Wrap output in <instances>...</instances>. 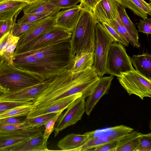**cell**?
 Returning a JSON list of instances; mask_svg holds the SVG:
<instances>
[{"instance_id": "1", "label": "cell", "mask_w": 151, "mask_h": 151, "mask_svg": "<svg viewBox=\"0 0 151 151\" xmlns=\"http://www.w3.org/2000/svg\"><path fill=\"white\" fill-rule=\"evenodd\" d=\"M100 77L92 66L73 73L66 70L55 76L47 87L32 102L31 111L44 108L58 100L78 93L86 99L93 92Z\"/></svg>"}, {"instance_id": "2", "label": "cell", "mask_w": 151, "mask_h": 151, "mask_svg": "<svg viewBox=\"0 0 151 151\" xmlns=\"http://www.w3.org/2000/svg\"><path fill=\"white\" fill-rule=\"evenodd\" d=\"M25 53L33 55L55 76L69 69L74 56L71 52L70 39Z\"/></svg>"}, {"instance_id": "3", "label": "cell", "mask_w": 151, "mask_h": 151, "mask_svg": "<svg viewBox=\"0 0 151 151\" xmlns=\"http://www.w3.org/2000/svg\"><path fill=\"white\" fill-rule=\"evenodd\" d=\"M96 23L93 12L82 8L70 39L71 52L74 56L83 52H94Z\"/></svg>"}, {"instance_id": "4", "label": "cell", "mask_w": 151, "mask_h": 151, "mask_svg": "<svg viewBox=\"0 0 151 151\" xmlns=\"http://www.w3.org/2000/svg\"><path fill=\"white\" fill-rule=\"evenodd\" d=\"M45 80L39 76L20 69L5 61L0 66V86L7 92L16 91Z\"/></svg>"}, {"instance_id": "5", "label": "cell", "mask_w": 151, "mask_h": 151, "mask_svg": "<svg viewBox=\"0 0 151 151\" xmlns=\"http://www.w3.org/2000/svg\"><path fill=\"white\" fill-rule=\"evenodd\" d=\"M115 42L112 36L100 23H96L92 67L100 77L107 73L106 60L111 44Z\"/></svg>"}, {"instance_id": "6", "label": "cell", "mask_w": 151, "mask_h": 151, "mask_svg": "<svg viewBox=\"0 0 151 151\" xmlns=\"http://www.w3.org/2000/svg\"><path fill=\"white\" fill-rule=\"evenodd\" d=\"M131 59L122 44L113 42L110 45L107 55L106 73L117 76L134 70Z\"/></svg>"}, {"instance_id": "7", "label": "cell", "mask_w": 151, "mask_h": 151, "mask_svg": "<svg viewBox=\"0 0 151 151\" xmlns=\"http://www.w3.org/2000/svg\"><path fill=\"white\" fill-rule=\"evenodd\" d=\"M119 83L129 95L134 94L142 99L151 97V80L135 69L117 76Z\"/></svg>"}, {"instance_id": "8", "label": "cell", "mask_w": 151, "mask_h": 151, "mask_svg": "<svg viewBox=\"0 0 151 151\" xmlns=\"http://www.w3.org/2000/svg\"><path fill=\"white\" fill-rule=\"evenodd\" d=\"M72 32L54 26L26 44L16 48L14 55L37 49L55 42L70 39Z\"/></svg>"}, {"instance_id": "9", "label": "cell", "mask_w": 151, "mask_h": 151, "mask_svg": "<svg viewBox=\"0 0 151 151\" xmlns=\"http://www.w3.org/2000/svg\"><path fill=\"white\" fill-rule=\"evenodd\" d=\"M85 99L82 96L78 98L68 106L64 114L59 116L54 126L55 137L60 131L81 120L85 112Z\"/></svg>"}, {"instance_id": "10", "label": "cell", "mask_w": 151, "mask_h": 151, "mask_svg": "<svg viewBox=\"0 0 151 151\" xmlns=\"http://www.w3.org/2000/svg\"><path fill=\"white\" fill-rule=\"evenodd\" d=\"M13 61V64L18 68L32 73L44 80L56 76L42 62L30 54L14 55Z\"/></svg>"}, {"instance_id": "11", "label": "cell", "mask_w": 151, "mask_h": 151, "mask_svg": "<svg viewBox=\"0 0 151 151\" xmlns=\"http://www.w3.org/2000/svg\"><path fill=\"white\" fill-rule=\"evenodd\" d=\"M44 125L32 127L18 132L0 134V151L9 150L36 136L44 133Z\"/></svg>"}, {"instance_id": "12", "label": "cell", "mask_w": 151, "mask_h": 151, "mask_svg": "<svg viewBox=\"0 0 151 151\" xmlns=\"http://www.w3.org/2000/svg\"><path fill=\"white\" fill-rule=\"evenodd\" d=\"M54 77L16 91L5 92L0 96V101H33L47 87Z\"/></svg>"}, {"instance_id": "13", "label": "cell", "mask_w": 151, "mask_h": 151, "mask_svg": "<svg viewBox=\"0 0 151 151\" xmlns=\"http://www.w3.org/2000/svg\"><path fill=\"white\" fill-rule=\"evenodd\" d=\"M55 16H48L38 21L35 24L20 35L19 36V38L16 48L26 44L55 26Z\"/></svg>"}, {"instance_id": "14", "label": "cell", "mask_w": 151, "mask_h": 151, "mask_svg": "<svg viewBox=\"0 0 151 151\" xmlns=\"http://www.w3.org/2000/svg\"><path fill=\"white\" fill-rule=\"evenodd\" d=\"M134 129L124 125H120L102 129H98L85 133L88 139L98 138L105 143L119 141Z\"/></svg>"}, {"instance_id": "15", "label": "cell", "mask_w": 151, "mask_h": 151, "mask_svg": "<svg viewBox=\"0 0 151 151\" xmlns=\"http://www.w3.org/2000/svg\"><path fill=\"white\" fill-rule=\"evenodd\" d=\"M119 3L115 0H101L96 6L93 13L96 23H107L116 18Z\"/></svg>"}, {"instance_id": "16", "label": "cell", "mask_w": 151, "mask_h": 151, "mask_svg": "<svg viewBox=\"0 0 151 151\" xmlns=\"http://www.w3.org/2000/svg\"><path fill=\"white\" fill-rule=\"evenodd\" d=\"M114 76L100 77L99 83L93 93L85 101V112L89 116L95 106L101 97L108 93Z\"/></svg>"}, {"instance_id": "17", "label": "cell", "mask_w": 151, "mask_h": 151, "mask_svg": "<svg viewBox=\"0 0 151 151\" xmlns=\"http://www.w3.org/2000/svg\"><path fill=\"white\" fill-rule=\"evenodd\" d=\"M81 7L76 5L58 12L55 16V26L72 32L79 17Z\"/></svg>"}, {"instance_id": "18", "label": "cell", "mask_w": 151, "mask_h": 151, "mask_svg": "<svg viewBox=\"0 0 151 151\" xmlns=\"http://www.w3.org/2000/svg\"><path fill=\"white\" fill-rule=\"evenodd\" d=\"M27 4L14 0H5L0 2V21L13 19L16 22L19 14Z\"/></svg>"}, {"instance_id": "19", "label": "cell", "mask_w": 151, "mask_h": 151, "mask_svg": "<svg viewBox=\"0 0 151 151\" xmlns=\"http://www.w3.org/2000/svg\"><path fill=\"white\" fill-rule=\"evenodd\" d=\"M81 93L61 99L44 108L34 111H30L26 116V118L35 117L45 114L56 112L66 109L72 102L82 96Z\"/></svg>"}, {"instance_id": "20", "label": "cell", "mask_w": 151, "mask_h": 151, "mask_svg": "<svg viewBox=\"0 0 151 151\" xmlns=\"http://www.w3.org/2000/svg\"><path fill=\"white\" fill-rule=\"evenodd\" d=\"M88 139V135L71 133L60 139L57 146L61 150L78 151V149Z\"/></svg>"}, {"instance_id": "21", "label": "cell", "mask_w": 151, "mask_h": 151, "mask_svg": "<svg viewBox=\"0 0 151 151\" xmlns=\"http://www.w3.org/2000/svg\"><path fill=\"white\" fill-rule=\"evenodd\" d=\"M43 133L34 137L27 141L10 148L9 151H48L47 140H45Z\"/></svg>"}, {"instance_id": "22", "label": "cell", "mask_w": 151, "mask_h": 151, "mask_svg": "<svg viewBox=\"0 0 151 151\" xmlns=\"http://www.w3.org/2000/svg\"><path fill=\"white\" fill-rule=\"evenodd\" d=\"M60 9L52 4L49 0H37L27 4L23 11L24 14L35 15L50 12L58 13Z\"/></svg>"}, {"instance_id": "23", "label": "cell", "mask_w": 151, "mask_h": 151, "mask_svg": "<svg viewBox=\"0 0 151 151\" xmlns=\"http://www.w3.org/2000/svg\"><path fill=\"white\" fill-rule=\"evenodd\" d=\"M131 59L135 70L147 78L151 80V54L145 53L139 55H133Z\"/></svg>"}, {"instance_id": "24", "label": "cell", "mask_w": 151, "mask_h": 151, "mask_svg": "<svg viewBox=\"0 0 151 151\" xmlns=\"http://www.w3.org/2000/svg\"><path fill=\"white\" fill-rule=\"evenodd\" d=\"M93 52H83L74 56L69 69L73 73L78 72L92 66L93 63Z\"/></svg>"}, {"instance_id": "25", "label": "cell", "mask_w": 151, "mask_h": 151, "mask_svg": "<svg viewBox=\"0 0 151 151\" xmlns=\"http://www.w3.org/2000/svg\"><path fill=\"white\" fill-rule=\"evenodd\" d=\"M139 132L134 130L119 141L115 151H136L140 144Z\"/></svg>"}, {"instance_id": "26", "label": "cell", "mask_w": 151, "mask_h": 151, "mask_svg": "<svg viewBox=\"0 0 151 151\" xmlns=\"http://www.w3.org/2000/svg\"><path fill=\"white\" fill-rule=\"evenodd\" d=\"M106 23L109 24L119 34L125 39L134 47L139 48L141 46L130 35L128 31L122 24L118 12L115 19L111 20Z\"/></svg>"}, {"instance_id": "27", "label": "cell", "mask_w": 151, "mask_h": 151, "mask_svg": "<svg viewBox=\"0 0 151 151\" xmlns=\"http://www.w3.org/2000/svg\"><path fill=\"white\" fill-rule=\"evenodd\" d=\"M125 8L120 4L118 6V10L121 22L128 31L130 35L138 43L139 41L138 33L135 25L131 21L127 14Z\"/></svg>"}, {"instance_id": "28", "label": "cell", "mask_w": 151, "mask_h": 151, "mask_svg": "<svg viewBox=\"0 0 151 151\" xmlns=\"http://www.w3.org/2000/svg\"><path fill=\"white\" fill-rule=\"evenodd\" d=\"M33 109V104L17 106L0 114V119L8 117L27 116Z\"/></svg>"}, {"instance_id": "29", "label": "cell", "mask_w": 151, "mask_h": 151, "mask_svg": "<svg viewBox=\"0 0 151 151\" xmlns=\"http://www.w3.org/2000/svg\"><path fill=\"white\" fill-rule=\"evenodd\" d=\"M58 111L48 113L31 118H26L24 124L27 128L45 125L46 122Z\"/></svg>"}, {"instance_id": "30", "label": "cell", "mask_w": 151, "mask_h": 151, "mask_svg": "<svg viewBox=\"0 0 151 151\" xmlns=\"http://www.w3.org/2000/svg\"><path fill=\"white\" fill-rule=\"evenodd\" d=\"M57 13L54 12H50L38 14H24L22 17L17 20V23L27 24L33 22L48 16H55Z\"/></svg>"}, {"instance_id": "31", "label": "cell", "mask_w": 151, "mask_h": 151, "mask_svg": "<svg viewBox=\"0 0 151 151\" xmlns=\"http://www.w3.org/2000/svg\"><path fill=\"white\" fill-rule=\"evenodd\" d=\"M19 38V37H16L12 44L5 50L0 52V54L4 58L5 61L9 64L13 65L14 54Z\"/></svg>"}, {"instance_id": "32", "label": "cell", "mask_w": 151, "mask_h": 151, "mask_svg": "<svg viewBox=\"0 0 151 151\" xmlns=\"http://www.w3.org/2000/svg\"><path fill=\"white\" fill-rule=\"evenodd\" d=\"M140 144L136 151H151V133L139 132Z\"/></svg>"}, {"instance_id": "33", "label": "cell", "mask_w": 151, "mask_h": 151, "mask_svg": "<svg viewBox=\"0 0 151 151\" xmlns=\"http://www.w3.org/2000/svg\"><path fill=\"white\" fill-rule=\"evenodd\" d=\"M64 110L63 109L58 111L55 115L45 123V129L43 134L45 140H47L49 136L54 131L55 122Z\"/></svg>"}, {"instance_id": "34", "label": "cell", "mask_w": 151, "mask_h": 151, "mask_svg": "<svg viewBox=\"0 0 151 151\" xmlns=\"http://www.w3.org/2000/svg\"><path fill=\"white\" fill-rule=\"evenodd\" d=\"M125 8L131 10L135 14L144 18L147 17V14L137 7L131 0H115Z\"/></svg>"}, {"instance_id": "35", "label": "cell", "mask_w": 151, "mask_h": 151, "mask_svg": "<svg viewBox=\"0 0 151 151\" xmlns=\"http://www.w3.org/2000/svg\"><path fill=\"white\" fill-rule=\"evenodd\" d=\"M101 23L112 36L115 42L120 43L125 47L128 46L129 44L128 42L116 32L109 24L104 22Z\"/></svg>"}, {"instance_id": "36", "label": "cell", "mask_w": 151, "mask_h": 151, "mask_svg": "<svg viewBox=\"0 0 151 151\" xmlns=\"http://www.w3.org/2000/svg\"><path fill=\"white\" fill-rule=\"evenodd\" d=\"M24 122L17 125H10L0 123V134L20 132L27 128L26 127Z\"/></svg>"}, {"instance_id": "37", "label": "cell", "mask_w": 151, "mask_h": 151, "mask_svg": "<svg viewBox=\"0 0 151 151\" xmlns=\"http://www.w3.org/2000/svg\"><path fill=\"white\" fill-rule=\"evenodd\" d=\"M55 6L61 9L71 8L81 2V0H49Z\"/></svg>"}, {"instance_id": "38", "label": "cell", "mask_w": 151, "mask_h": 151, "mask_svg": "<svg viewBox=\"0 0 151 151\" xmlns=\"http://www.w3.org/2000/svg\"><path fill=\"white\" fill-rule=\"evenodd\" d=\"M27 24H20L14 23L12 27V35L14 36L19 37L24 32L37 22Z\"/></svg>"}, {"instance_id": "39", "label": "cell", "mask_w": 151, "mask_h": 151, "mask_svg": "<svg viewBox=\"0 0 151 151\" xmlns=\"http://www.w3.org/2000/svg\"><path fill=\"white\" fill-rule=\"evenodd\" d=\"M104 143H105L98 138L88 139L78 149V151L89 150Z\"/></svg>"}, {"instance_id": "40", "label": "cell", "mask_w": 151, "mask_h": 151, "mask_svg": "<svg viewBox=\"0 0 151 151\" xmlns=\"http://www.w3.org/2000/svg\"><path fill=\"white\" fill-rule=\"evenodd\" d=\"M32 104H33L32 101H0V111H6L17 106Z\"/></svg>"}, {"instance_id": "41", "label": "cell", "mask_w": 151, "mask_h": 151, "mask_svg": "<svg viewBox=\"0 0 151 151\" xmlns=\"http://www.w3.org/2000/svg\"><path fill=\"white\" fill-rule=\"evenodd\" d=\"M138 29L137 31L146 34L151 33V19L147 17L140 19V22L137 24Z\"/></svg>"}, {"instance_id": "42", "label": "cell", "mask_w": 151, "mask_h": 151, "mask_svg": "<svg viewBox=\"0 0 151 151\" xmlns=\"http://www.w3.org/2000/svg\"><path fill=\"white\" fill-rule=\"evenodd\" d=\"M117 141L106 142L98 146L92 150L94 151H115L119 143Z\"/></svg>"}, {"instance_id": "43", "label": "cell", "mask_w": 151, "mask_h": 151, "mask_svg": "<svg viewBox=\"0 0 151 151\" xmlns=\"http://www.w3.org/2000/svg\"><path fill=\"white\" fill-rule=\"evenodd\" d=\"M140 9L147 14L151 15V3L144 0H131Z\"/></svg>"}, {"instance_id": "44", "label": "cell", "mask_w": 151, "mask_h": 151, "mask_svg": "<svg viewBox=\"0 0 151 151\" xmlns=\"http://www.w3.org/2000/svg\"><path fill=\"white\" fill-rule=\"evenodd\" d=\"M15 22L13 19H7L3 21L0 28V39L9 31Z\"/></svg>"}, {"instance_id": "45", "label": "cell", "mask_w": 151, "mask_h": 151, "mask_svg": "<svg viewBox=\"0 0 151 151\" xmlns=\"http://www.w3.org/2000/svg\"><path fill=\"white\" fill-rule=\"evenodd\" d=\"M101 0H81L80 4L83 8L93 12L96 5Z\"/></svg>"}, {"instance_id": "46", "label": "cell", "mask_w": 151, "mask_h": 151, "mask_svg": "<svg viewBox=\"0 0 151 151\" xmlns=\"http://www.w3.org/2000/svg\"><path fill=\"white\" fill-rule=\"evenodd\" d=\"M25 119L15 117H8L0 119V123L10 125L19 124L23 123L24 122Z\"/></svg>"}, {"instance_id": "47", "label": "cell", "mask_w": 151, "mask_h": 151, "mask_svg": "<svg viewBox=\"0 0 151 151\" xmlns=\"http://www.w3.org/2000/svg\"><path fill=\"white\" fill-rule=\"evenodd\" d=\"M9 32L5 34L0 39V53L6 44L8 37Z\"/></svg>"}, {"instance_id": "48", "label": "cell", "mask_w": 151, "mask_h": 151, "mask_svg": "<svg viewBox=\"0 0 151 151\" xmlns=\"http://www.w3.org/2000/svg\"><path fill=\"white\" fill-rule=\"evenodd\" d=\"M16 1H23L25 2L27 4H29L32 3L35 1H36L37 0H14Z\"/></svg>"}, {"instance_id": "49", "label": "cell", "mask_w": 151, "mask_h": 151, "mask_svg": "<svg viewBox=\"0 0 151 151\" xmlns=\"http://www.w3.org/2000/svg\"><path fill=\"white\" fill-rule=\"evenodd\" d=\"M7 91L0 86V96L2 94Z\"/></svg>"}, {"instance_id": "50", "label": "cell", "mask_w": 151, "mask_h": 151, "mask_svg": "<svg viewBox=\"0 0 151 151\" xmlns=\"http://www.w3.org/2000/svg\"><path fill=\"white\" fill-rule=\"evenodd\" d=\"M5 61V60L2 56L0 55V66Z\"/></svg>"}, {"instance_id": "51", "label": "cell", "mask_w": 151, "mask_h": 151, "mask_svg": "<svg viewBox=\"0 0 151 151\" xmlns=\"http://www.w3.org/2000/svg\"><path fill=\"white\" fill-rule=\"evenodd\" d=\"M2 22H3V21H0V27L2 23Z\"/></svg>"}, {"instance_id": "52", "label": "cell", "mask_w": 151, "mask_h": 151, "mask_svg": "<svg viewBox=\"0 0 151 151\" xmlns=\"http://www.w3.org/2000/svg\"><path fill=\"white\" fill-rule=\"evenodd\" d=\"M5 111H0V114L3 113V112Z\"/></svg>"}, {"instance_id": "53", "label": "cell", "mask_w": 151, "mask_h": 151, "mask_svg": "<svg viewBox=\"0 0 151 151\" xmlns=\"http://www.w3.org/2000/svg\"><path fill=\"white\" fill-rule=\"evenodd\" d=\"M4 0H0V2L4 1Z\"/></svg>"}, {"instance_id": "54", "label": "cell", "mask_w": 151, "mask_h": 151, "mask_svg": "<svg viewBox=\"0 0 151 151\" xmlns=\"http://www.w3.org/2000/svg\"><path fill=\"white\" fill-rule=\"evenodd\" d=\"M150 3H151V0H150Z\"/></svg>"}]
</instances>
